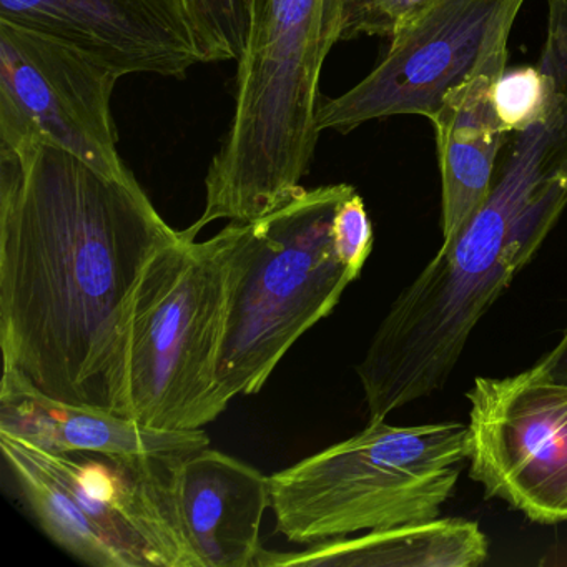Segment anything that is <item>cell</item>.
<instances>
[{"label": "cell", "mask_w": 567, "mask_h": 567, "mask_svg": "<svg viewBox=\"0 0 567 567\" xmlns=\"http://www.w3.org/2000/svg\"><path fill=\"white\" fill-rule=\"evenodd\" d=\"M121 79L75 45L0 19V151L42 142L131 177L112 117Z\"/></svg>", "instance_id": "8"}, {"label": "cell", "mask_w": 567, "mask_h": 567, "mask_svg": "<svg viewBox=\"0 0 567 567\" xmlns=\"http://www.w3.org/2000/svg\"><path fill=\"white\" fill-rule=\"evenodd\" d=\"M466 398L471 477L533 523H567V380L534 364Z\"/></svg>", "instance_id": "9"}, {"label": "cell", "mask_w": 567, "mask_h": 567, "mask_svg": "<svg viewBox=\"0 0 567 567\" xmlns=\"http://www.w3.org/2000/svg\"><path fill=\"white\" fill-rule=\"evenodd\" d=\"M0 431L58 454L185 457L210 446L204 430H157L101 408L68 403L14 370L2 373Z\"/></svg>", "instance_id": "11"}, {"label": "cell", "mask_w": 567, "mask_h": 567, "mask_svg": "<svg viewBox=\"0 0 567 567\" xmlns=\"http://www.w3.org/2000/svg\"><path fill=\"white\" fill-rule=\"evenodd\" d=\"M334 244L341 258L361 274L373 250V225L357 188L341 202L333 221Z\"/></svg>", "instance_id": "18"}, {"label": "cell", "mask_w": 567, "mask_h": 567, "mask_svg": "<svg viewBox=\"0 0 567 567\" xmlns=\"http://www.w3.org/2000/svg\"><path fill=\"white\" fill-rule=\"evenodd\" d=\"M241 221L205 241L178 231L154 251L118 328L111 413L157 430H204L227 406L217 368Z\"/></svg>", "instance_id": "2"}, {"label": "cell", "mask_w": 567, "mask_h": 567, "mask_svg": "<svg viewBox=\"0 0 567 567\" xmlns=\"http://www.w3.org/2000/svg\"><path fill=\"white\" fill-rule=\"evenodd\" d=\"M353 190L348 184L301 187L244 224L217 368L225 406L240 394L260 393L290 348L333 313L360 277L333 235L338 207Z\"/></svg>", "instance_id": "4"}, {"label": "cell", "mask_w": 567, "mask_h": 567, "mask_svg": "<svg viewBox=\"0 0 567 567\" xmlns=\"http://www.w3.org/2000/svg\"><path fill=\"white\" fill-rule=\"evenodd\" d=\"M506 68L493 69L447 94L431 124L441 172V230L451 244L486 200L501 148L509 138L493 104V87Z\"/></svg>", "instance_id": "13"}, {"label": "cell", "mask_w": 567, "mask_h": 567, "mask_svg": "<svg viewBox=\"0 0 567 567\" xmlns=\"http://www.w3.org/2000/svg\"><path fill=\"white\" fill-rule=\"evenodd\" d=\"M0 19L87 52L122 78L204 64L184 0H0Z\"/></svg>", "instance_id": "10"}, {"label": "cell", "mask_w": 567, "mask_h": 567, "mask_svg": "<svg viewBox=\"0 0 567 567\" xmlns=\"http://www.w3.org/2000/svg\"><path fill=\"white\" fill-rule=\"evenodd\" d=\"M537 367L543 368L550 377L567 380V327L559 343L546 357L537 361Z\"/></svg>", "instance_id": "19"}, {"label": "cell", "mask_w": 567, "mask_h": 567, "mask_svg": "<svg viewBox=\"0 0 567 567\" xmlns=\"http://www.w3.org/2000/svg\"><path fill=\"white\" fill-rule=\"evenodd\" d=\"M546 82L539 68L504 72L493 87V104L503 127L511 134L533 125L543 112Z\"/></svg>", "instance_id": "17"}, {"label": "cell", "mask_w": 567, "mask_h": 567, "mask_svg": "<svg viewBox=\"0 0 567 567\" xmlns=\"http://www.w3.org/2000/svg\"><path fill=\"white\" fill-rule=\"evenodd\" d=\"M489 544L480 524L461 517H434L388 529L368 530L353 539L337 537L311 544L303 553L264 550L258 567L383 566L476 567L486 563Z\"/></svg>", "instance_id": "14"}, {"label": "cell", "mask_w": 567, "mask_h": 567, "mask_svg": "<svg viewBox=\"0 0 567 567\" xmlns=\"http://www.w3.org/2000/svg\"><path fill=\"white\" fill-rule=\"evenodd\" d=\"M430 0H324L327 48L360 38H391L401 24Z\"/></svg>", "instance_id": "15"}, {"label": "cell", "mask_w": 567, "mask_h": 567, "mask_svg": "<svg viewBox=\"0 0 567 567\" xmlns=\"http://www.w3.org/2000/svg\"><path fill=\"white\" fill-rule=\"evenodd\" d=\"M0 450L32 516L75 559L202 567L178 507L184 457L49 453L2 431Z\"/></svg>", "instance_id": "6"}, {"label": "cell", "mask_w": 567, "mask_h": 567, "mask_svg": "<svg viewBox=\"0 0 567 567\" xmlns=\"http://www.w3.org/2000/svg\"><path fill=\"white\" fill-rule=\"evenodd\" d=\"M135 175L109 177L51 144L0 151V348L49 396L111 411L128 295L174 240Z\"/></svg>", "instance_id": "1"}, {"label": "cell", "mask_w": 567, "mask_h": 567, "mask_svg": "<svg viewBox=\"0 0 567 567\" xmlns=\"http://www.w3.org/2000/svg\"><path fill=\"white\" fill-rule=\"evenodd\" d=\"M204 64L238 62L247 48L248 0H184Z\"/></svg>", "instance_id": "16"}, {"label": "cell", "mask_w": 567, "mask_h": 567, "mask_svg": "<svg viewBox=\"0 0 567 567\" xmlns=\"http://www.w3.org/2000/svg\"><path fill=\"white\" fill-rule=\"evenodd\" d=\"M324 0H248L234 114L205 177V208L185 235L212 221H247L284 205L310 172L320 141V79L330 49Z\"/></svg>", "instance_id": "3"}, {"label": "cell", "mask_w": 567, "mask_h": 567, "mask_svg": "<svg viewBox=\"0 0 567 567\" xmlns=\"http://www.w3.org/2000/svg\"><path fill=\"white\" fill-rule=\"evenodd\" d=\"M182 523L202 567L258 566L260 530L271 507L270 477L250 464L204 447L177 470Z\"/></svg>", "instance_id": "12"}, {"label": "cell", "mask_w": 567, "mask_h": 567, "mask_svg": "<svg viewBox=\"0 0 567 567\" xmlns=\"http://www.w3.org/2000/svg\"><path fill=\"white\" fill-rule=\"evenodd\" d=\"M470 463V427L446 421L391 426L370 421L270 476L278 533L297 544L440 517Z\"/></svg>", "instance_id": "5"}, {"label": "cell", "mask_w": 567, "mask_h": 567, "mask_svg": "<svg viewBox=\"0 0 567 567\" xmlns=\"http://www.w3.org/2000/svg\"><path fill=\"white\" fill-rule=\"evenodd\" d=\"M526 0H430L391 35L383 61L353 89L321 102L320 134L347 135L394 115L433 121L447 94L506 68L507 42Z\"/></svg>", "instance_id": "7"}]
</instances>
